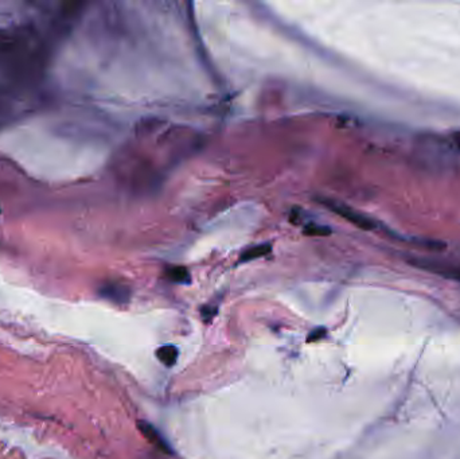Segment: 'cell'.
Segmentation results:
<instances>
[{
	"label": "cell",
	"instance_id": "obj_3",
	"mask_svg": "<svg viewBox=\"0 0 460 459\" xmlns=\"http://www.w3.org/2000/svg\"><path fill=\"white\" fill-rule=\"evenodd\" d=\"M416 265H420L423 268H427L428 271L436 272L439 275H443L445 277L453 279V280L460 281V267H453V265H441L436 263L429 262H417Z\"/></svg>",
	"mask_w": 460,
	"mask_h": 459
},
{
	"label": "cell",
	"instance_id": "obj_1",
	"mask_svg": "<svg viewBox=\"0 0 460 459\" xmlns=\"http://www.w3.org/2000/svg\"><path fill=\"white\" fill-rule=\"evenodd\" d=\"M323 202V205L330 209L333 213L338 214L339 217L346 220L350 224H353L354 226H357L359 229L362 230H374L377 228L376 225V222L369 218L367 216H365L361 212H358V210L353 209L351 206L346 205V203H342V202L338 201H333V199H321Z\"/></svg>",
	"mask_w": 460,
	"mask_h": 459
},
{
	"label": "cell",
	"instance_id": "obj_10",
	"mask_svg": "<svg viewBox=\"0 0 460 459\" xmlns=\"http://www.w3.org/2000/svg\"><path fill=\"white\" fill-rule=\"evenodd\" d=\"M215 313H217V310H213V311H211V307H210V306H207V307H205V309H202V317H203V318H211V317H214Z\"/></svg>",
	"mask_w": 460,
	"mask_h": 459
},
{
	"label": "cell",
	"instance_id": "obj_9",
	"mask_svg": "<svg viewBox=\"0 0 460 459\" xmlns=\"http://www.w3.org/2000/svg\"><path fill=\"white\" fill-rule=\"evenodd\" d=\"M327 334V330L325 327H315L312 331H309L308 337H307V341L308 342H315V341H320L323 340Z\"/></svg>",
	"mask_w": 460,
	"mask_h": 459
},
{
	"label": "cell",
	"instance_id": "obj_8",
	"mask_svg": "<svg viewBox=\"0 0 460 459\" xmlns=\"http://www.w3.org/2000/svg\"><path fill=\"white\" fill-rule=\"evenodd\" d=\"M303 233L307 236H329L331 234V229L326 225H319V224H304L303 225Z\"/></svg>",
	"mask_w": 460,
	"mask_h": 459
},
{
	"label": "cell",
	"instance_id": "obj_6",
	"mask_svg": "<svg viewBox=\"0 0 460 459\" xmlns=\"http://www.w3.org/2000/svg\"><path fill=\"white\" fill-rule=\"evenodd\" d=\"M156 358L166 366H174L179 357V350L174 345H163L156 350Z\"/></svg>",
	"mask_w": 460,
	"mask_h": 459
},
{
	"label": "cell",
	"instance_id": "obj_5",
	"mask_svg": "<svg viewBox=\"0 0 460 459\" xmlns=\"http://www.w3.org/2000/svg\"><path fill=\"white\" fill-rule=\"evenodd\" d=\"M270 251H272V245L269 242H262V244L249 246L240 255V263H249L252 260L264 258L268 254H270Z\"/></svg>",
	"mask_w": 460,
	"mask_h": 459
},
{
	"label": "cell",
	"instance_id": "obj_4",
	"mask_svg": "<svg viewBox=\"0 0 460 459\" xmlns=\"http://www.w3.org/2000/svg\"><path fill=\"white\" fill-rule=\"evenodd\" d=\"M101 293H103L104 297L116 302V303H125V302L129 301V297H131V293L125 285L115 284V283L105 285Z\"/></svg>",
	"mask_w": 460,
	"mask_h": 459
},
{
	"label": "cell",
	"instance_id": "obj_2",
	"mask_svg": "<svg viewBox=\"0 0 460 459\" xmlns=\"http://www.w3.org/2000/svg\"><path fill=\"white\" fill-rule=\"evenodd\" d=\"M137 428H139L140 434L150 442V443L156 447L158 450H160L164 454H172L171 446L167 443V440L162 436V434L152 426L151 423H148L146 420H139L137 422Z\"/></svg>",
	"mask_w": 460,
	"mask_h": 459
},
{
	"label": "cell",
	"instance_id": "obj_7",
	"mask_svg": "<svg viewBox=\"0 0 460 459\" xmlns=\"http://www.w3.org/2000/svg\"><path fill=\"white\" fill-rule=\"evenodd\" d=\"M167 279L178 284H189L191 281L190 271L183 265H171L166 269Z\"/></svg>",
	"mask_w": 460,
	"mask_h": 459
}]
</instances>
